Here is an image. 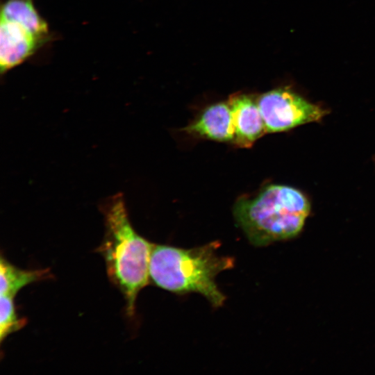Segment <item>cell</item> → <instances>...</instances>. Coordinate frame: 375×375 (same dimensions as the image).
<instances>
[{"mask_svg": "<svg viewBox=\"0 0 375 375\" xmlns=\"http://www.w3.org/2000/svg\"><path fill=\"white\" fill-rule=\"evenodd\" d=\"M219 242L201 247L182 249L154 244L150 264V280L158 287L176 294L198 293L215 307H221L226 299L215 278L220 272L234 267L235 259L219 256Z\"/></svg>", "mask_w": 375, "mask_h": 375, "instance_id": "obj_1", "label": "cell"}, {"mask_svg": "<svg viewBox=\"0 0 375 375\" xmlns=\"http://www.w3.org/2000/svg\"><path fill=\"white\" fill-rule=\"evenodd\" d=\"M106 234L97 251L103 257L110 282L122 294L128 317L135 314L139 292L150 281L153 244L132 226L122 197H115L105 211Z\"/></svg>", "mask_w": 375, "mask_h": 375, "instance_id": "obj_2", "label": "cell"}, {"mask_svg": "<svg viewBox=\"0 0 375 375\" xmlns=\"http://www.w3.org/2000/svg\"><path fill=\"white\" fill-rule=\"evenodd\" d=\"M310 209L308 197L299 190L270 184L255 194L239 197L233 216L253 245L265 247L299 235Z\"/></svg>", "mask_w": 375, "mask_h": 375, "instance_id": "obj_3", "label": "cell"}, {"mask_svg": "<svg viewBox=\"0 0 375 375\" xmlns=\"http://www.w3.org/2000/svg\"><path fill=\"white\" fill-rule=\"evenodd\" d=\"M267 133L290 130L321 120L327 110L283 88L262 94L257 101Z\"/></svg>", "mask_w": 375, "mask_h": 375, "instance_id": "obj_4", "label": "cell"}, {"mask_svg": "<svg viewBox=\"0 0 375 375\" xmlns=\"http://www.w3.org/2000/svg\"><path fill=\"white\" fill-rule=\"evenodd\" d=\"M49 37L18 21L1 17L0 70L1 74L31 57Z\"/></svg>", "mask_w": 375, "mask_h": 375, "instance_id": "obj_5", "label": "cell"}, {"mask_svg": "<svg viewBox=\"0 0 375 375\" xmlns=\"http://www.w3.org/2000/svg\"><path fill=\"white\" fill-rule=\"evenodd\" d=\"M233 117L235 138L233 143L249 148L265 133V124L257 102L246 94H234L228 102Z\"/></svg>", "mask_w": 375, "mask_h": 375, "instance_id": "obj_6", "label": "cell"}, {"mask_svg": "<svg viewBox=\"0 0 375 375\" xmlns=\"http://www.w3.org/2000/svg\"><path fill=\"white\" fill-rule=\"evenodd\" d=\"M184 131L199 138L233 143L235 131L228 103L219 102L207 107Z\"/></svg>", "mask_w": 375, "mask_h": 375, "instance_id": "obj_7", "label": "cell"}, {"mask_svg": "<svg viewBox=\"0 0 375 375\" xmlns=\"http://www.w3.org/2000/svg\"><path fill=\"white\" fill-rule=\"evenodd\" d=\"M51 274L48 269L25 270L17 268L3 256L0 261L1 295L14 297L24 287L40 281L49 279Z\"/></svg>", "mask_w": 375, "mask_h": 375, "instance_id": "obj_8", "label": "cell"}, {"mask_svg": "<svg viewBox=\"0 0 375 375\" xmlns=\"http://www.w3.org/2000/svg\"><path fill=\"white\" fill-rule=\"evenodd\" d=\"M1 17L18 21L50 37L48 25L39 15L33 0H6L1 8Z\"/></svg>", "mask_w": 375, "mask_h": 375, "instance_id": "obj_9", "label": "cell"}, {"mask_svg": "<svg viewBox=\"0 0 375 375\" xmlns=\"http://www.w3.org/2000/svg\"><path fill=\"white\" fill-rule=\"evenodd\" d=\"M0 341L1 343L11 333L22 328L26 319L17 315L14 297L1 295Z\"/></svg>", "mask_w": 375, "mask_h": 375, "instance_id": "obj_10", "label": "cell"}]
</instances>
